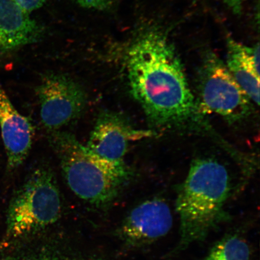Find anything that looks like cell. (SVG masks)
Here are the masks:
<instances>
[{
    "label": "cell",
    "instance_id": "6da1fadb",
    "mask_svg": "<svg viewBox=\"0 0 260 260\" xmlns=\"http://www.w3.org/2000/svg\"><path fill=\"white\" fill-rule=\"evenodd\" d=\"M127 58L130 90L152 123L170 126L193 118L197 102L177 52L164 32H145Z\"/></svg>",
    "mask_w": 260,
    "mask_h": 260
},
{
    "label": "cell",
    "instance_id": "7a4b0ae2",
    "mask_svg": "<svg viewBox=\"0 0 260 260\" xmlns=\"http://www.w3.org/2000/svg\"><path fill=\"white\" fill-rule=\"evenodd\" d=\"M230 189L229 172L220 162L210 158L193 162L176 202L181 249L202 241L224 219Z\"/></svg>",
    "mask_w": 260,
    "mask_h": 260
},
{
    "label": "cell",
    "instance_id": "3957f363",
    "mask_svg": "<svg viewBox=\"0 0 260 260\" xmlns=\"http://www.w3.org/2000/svg\"><path fill=\"white\" fill-rule=\"evenodd\" d=\"M49 142L68 186L87 203L102 206L112 203L129 180L130 171L124 161L99 157L70 133L52 132Z\"/></svg>",
    "mask_w": 260,
    "mask_h": 260
},
{
    "label": "cell",
    "instance_id": "277c9868",
    "mask_svg": "<svg viewBox=\"0 0 260 260\" xmlns=\"http://www.w3.org/2000/svg\"><path fill=\"white\" fill-rule=\"evenodd\" d=\"M61 211V196L54 174L48 166H40L10 203L6 236L15 239L34 235L56 222Z\"/></svg>",
    "mask_w": 260,
    "mask_h": 260
},
{
    "label": "cell",
    "instance_id": "5b68a950",
    "mask_svg": "<svg viewBox=\"0 0 260 260\" xmlns=\"http://www.w3.org/2000/svg\"><path fill=\"white\" fill-rule=\"evenodd\" d=\"M198 111L215 113L236 121L251 111V100L236 82L223 61L213 53L204 57L199 73Z\"/></svg>",
    "mask_w": 260,
    "mask_h": 260
},
{
    "label": "cell",
    "instance_id": "8992f818",
    "mask_svg": "<svg viewBox=\"0 0 260 260\" xmlns=\"http://www.w3.org/2000/svg\"><path fill=\"white\" fill-rule=\"evenodd\" d=\"M37 93L41 121L51 132L58 131L79 118L86 106L85 90L67 75H45Z\"/></svg>",
    "mask_w": 260,
    "mask_h": 260
},
{
    "label": "cell",
    "instance_id": "52a82bcc",
    "mask_svg": "<svg viewBox=\"0 0 260 260\" xmlns=\"http://www.w3.org/2000/svg\"><path fill=\"white\" fill-rule=\"evenodd\" d=\"M149 135L133 129L119 114L104 111L98 116L86 147L106 160L124 161L129 142Z\"/></svg>",
    "mask_w": 260,
    "mask_h": 260
},
{
    "label": "cell",
    "instance_id": "ba28073f",
    "mask_svg": "<svg viewBox=\"0 0 260 260\" xmlns=\"http://www.w3.org/2000/svg\"><path fill=\"white\" fill-rule=\"evenodd\" d=\"M173 223L170 206L164 200L153 198L136 206L122 226L125 240L135 245H148L168 235Z\"/></svg>",
    "mask_w": 260,
    "mask_h": 260
},
{
    "label": "cell",
    "instance_id": "9c48e42d",
    "mask_svg": "<svg viewBox=\"0 0 260 260\" xmlns=\"http://www.w3.org/2000/svg\"><path fill=\"white\" fill-rule=\"evenodd\" d=\"M0 128L8 157V168L14 170L30 152L34 129L27 117L21 115L0 87Z\"/></svg>",
    "mask_w": 260,
    "mask_h": 260
},
{
    "label": "cell",
    "instance_id": "30bf717a",
    "mask_svg": "<svg viewBox=\"0 0 260 260\" xmlns=\"http://www.w3.org/2000/svg\"><path fill=\"white\" fill-rule=\"evenodd\" d=\"M43 30L28 13L10 0H0V57L35 43Z\"/></svg>",
    "mask_w": 260,
    "mask_h": 260
},
{
    "label": "cell",
    "instance_id": "8fae6325",
    "mask_svg": "<svg viewBox=\"0 0 260 260\" xmlns=\"http://www.w3.org/2000/svg\"><path fill=\"white\" fill-rule=\"evenodd\" d=\"M259 47H248L229 39L226 67L236 82L258 106L259 103Z\"/></svg>",
    "mask_w": 260,
    "mask_h": 260
},
{
    "label": "cell",
    "instance_id": "7c38bea8",
    "mask_svg": "<svg viewBox=\"0 0 260 260\" xmlns=\"http://www.w3.org/2000/svg\"><path fill=\"white\" fill-rule=\"evenodd\" d=\"M249 247L241 237L230 236L220 240L205 260H250Z\"/></svg>",
    "mask_w": 260,
    "mask_h": 260
},
{
    "label": "cell",
    "instance_id": "4fadbf2b",
    "mask_svg": "<svg viewBox=\"0 0 260 260\" xmlns=\"http://www.w3.org/2000/svg\"><path fill=\"white\" fill-rule=\"evenodd\" d=\"M18 260H93L62 252L48 247H39L31 251L22 252Z\"/></svg>",
    "mask_w": 260,
    "mask_h": 260
},
{
    "label": "cell",
    "instance_id": "5bb4252c",
    "mask_svg": "<svg viewBox=\"0 0 260 260\" xmlns=\"http://www.w3.org/2000/svg\"><path fill=\"white\" fill-rule=\"evenodd\" d=\"M24 11L30 14L43 6L47 0H10Z\"/></svg>",
    "mask_w": 260,
    "mask_h": 260
},
{
    "label": "cell",
    "instance_id": "9a60e30c",
    "mask_svg": "<svg viewBox=\"0 0 260 260\" xmlns=\"http://www.w3.org/2000/svg\"><path fill=\"white\" fill-rule=\"evenodd\" d=\"M78 4L90 9L103 10L108 6L109 0H76Z\"/></svg>",
    "mask_w": 260,
    "mask_h": 260
},
{
    "label": "cell",
    "instance_id": "2e32d148",
    "mask_svg": "<svg viewBox=\"0 0 260 260\" xmlns=\"http://www.w3.org/2000/svg\"><path fill=\"white\" fill-rule=\"evenodd\" d=\"M246 0H223L225 4L232 10L236 14L241 13L243 5Z\"/></svg>",
    "mask_w": 260,
    "mask_h": 260
}]
</instances>
